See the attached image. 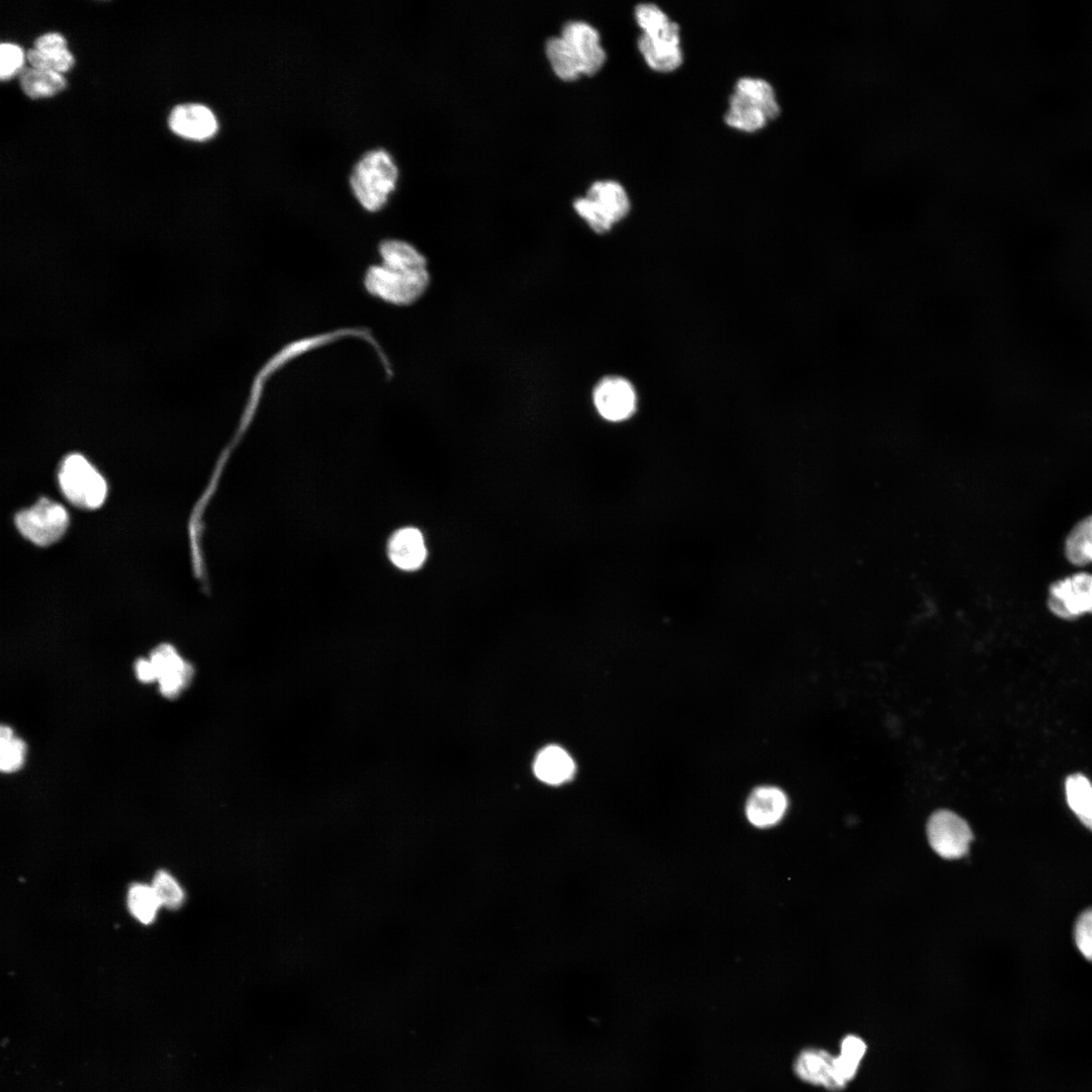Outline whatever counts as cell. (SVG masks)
I'll use <instances>...</instances> for the list:
<instances>
[{
  "label": "cell",
  "mask_w": 1092,
  "mask_h": 1092,
  "mask_svg": "<svg viewBox=\"0 0 1092 1092\" xmlns=\"http://www.w3.org/2000/svg\"><path fill=\"white\" fill-rule=\"evenodd\" d=\"M380 261L365 271L364 287L375 298L396 306L418 301L428 290V261L413 244L387 239L379 244Z\"/></svg>",
  "instance_id": "cell-1"
},
{
  "label": "cell",
  "mask_w": 1092,
  "mask_h": 1092,
  "mask_svg": "<svg viewBox=\"0 0 1092 1092\" xmlns=\"http://www.w3.org/2000/svg\"><path fill=\"white\" fill-rule=\"evenodd\" d=\"M398 170L391 155L383 149L365 153L355 164L350 185L360 204L367 210L380 209L395 188Z\"/></svg>",
  "instance_id": "cell-2"
},
{
  "label": "cell",
  "mask_w": 1092,
  "mask_h": 1092,
  "mask_svg": "<svg viewBox=\"0 0 1092 1092\" xmlns=\"http://www.w3.org/2000/svg\"><path fill=\"white\" fill-rule=\"evenodd\" d=\"M573 207L594 232L605 234L629 213L631 201L620 182L605 179L593 182L584 196L574 199Z\"/></svg>",
  "instance_id": "cell-3"
},
{
  "label": "cell",
  "mask_w": 1092,
  "mask_h": 1092,
  "mask_svg": "<svg viewBox=\"0 0 1092 1092\" xmlns=\"http://www.w3.org/2000/svg\"><path fill=\"white\" fill-rule=\"evenodd\" d=\"M59 483L64 495L83 509L100 507L107 493L103 476L80 454L69 455L62 462Z\"/></svg>",
  "instance_id": "cell-4"
},
{
  "label": "cell",
  "mask_w": 1092,
  "mask_h": 1092,
  "mask_svg": "<svg viewBox=\"0 0 1092 1092\" xmlns=\"http://www.w3.org/2000/svg\"><path fill=\"white\" fill-rule=\"evenodd\" d=\"M926 836L932 850L942 858L965 856L973 840L968 822L957 813L941 809L932 813L926 824Z\"/></svg>",
  "instance_id": "cell-5"
},
{
  "label": "cell",
  "mask_w": 1092,
  "mask_h": 1092,
  "mask_svg": "<svg viewBox=\"0 0 1092 1092\" xmlns=\"http://www.w3.org/2000/svg\"><path fill=\"white\" fill-rule=\"evenodd\" d=\"M19 532L29 541L39 546L57 542L69 525V516L65 508L49 498H40L32 507L19 512L16 516Z\"/></svg>",
  "instance_id": "cell-6"
},
{
  "label": "cell",
  "mask_w": 1092,
  "mask_h": 1092,
  "mask_svg": "<svg viewBox=\"0 0 1092 1092\" xmlns=\"http://www.w3.org/2000/svg\"><path fill=\"white\" fill-rule=\"evenodd\" d=\"M1046 605L1054 616L1066 621L1092 615V573L1078 572L1054 581Z\"/></svg>",
  "instance_id": "cell-7"
},
{
  "label": "cell",
  "mask_w": 1092,
  "mask_h": 1092,
  "mask_svg": "<svg viewBox=\"0 0 1092 1092\" xmlns=\"http://www.w3.org/2000/svg\"><path fill=\"white\" fill-rule=\"evenodd\" d=\"M637 47L646 65L658 73H671L684 62L680 27L675 21L661 31L640 33Z\"/></svg>",
  "instance_id": "cell-8"
},
{
  "label": "cell",
  "mask_w": 1092,
  "mask_h": 1092,
  "mask_svg": "<svg viewBox=\"0 0 1092 1092\" xmlns=\"http://www.w3.org/2000/svg\"><path fill=\"white\" fill-rule=\"evenodd\" d=\"M593 401L602 418L610 422H620L634 413L636 392L626 378L609 375L602 378L595 386Z\"/></svg>",
  "instance_id": "cell-9"
},
{
  "label": "cell",
  "mask_w": 1092,
  "mask_h": 1092,
  "mask_svg": "<svg viewBox=\"0 0 1092 1092\" xmlns=\"http://www.w3.org/2000/svg\"><path fill=\"white\" fill-rule=\"evenodd\" d=\"M560 35L578 60L582 74L593 75L604 66L607 53L594 25L584 20H568L563 24Z\"/></svg>",
  "instance_id": "cell-10"
},
{
  "label": "cell",
  "mask_w": 1092,
  "mask_h": 1092,
  "mask_svg": "<svg viewBox=\"0 0 1092 1092\" xmlns=\"http://www.w3.org/2000/svg\"><path fill=\"white\" fill-rule=\"evenodd\" d=\"M161 693L168 698L177 696L191 679L193 669L170 644H161L151 653Z\"/></svg>",
  "instance_id": "cell-11"
},
{
  "label": "cell",
  "mask_w": 1092,
  "mask_h": 1092,
  "mask_svg": "<svg viewBox=\"0 0 1092 1092\" xmlns=\"http://www.w3.org/2000/svg\"><path fill=\"white\" fill-rule=\"evenodd\" d=\"M168 122L177 135L193 141L207 140L213 136L218 128L217 119L211 109L199 103L175 106Z\"/></svg>",
  "instance_id": "cell-12"
},
{
  "label": "cell",
  "mask_w": 1092,
  "mask_h": 1092,
  "mask_svg": "<svg viewBox=\"0 0 1092 1092\" xmlns=\"http://www.w3.org/2000/svg\"><path fill=\"white\" fill-rule=\"evenodd\" d=\"M794 1071L804 1082L831 1091L845 1087L835 1069V1057L820 1049H806L795 1060Z\"/></svg>",
  "instance_id": "cell-13"
},
{
  "label": "cell",
  "mask_w": 1092,
  "mask_h": 1092,
  "mask_svg": "<svg viewBox=\"0 0 1092 1092\" xmlns=\"http://www.w3.org/2000/svg\"><path fill=\"white\" fill-rule=\"evenodd\" d=\"M788 804L787 795L780 788L759 786L747 798L745 815L753 826L768 828L777 825L784 818Z\"/></svg>",
  "instance_id": "cell-14"
},
{
  "label": "cell",
  "mask_w": 1092,
  "mask_h": 1092,
  "mask_svg": "<svg viewBox=\"0 0 1092 1092\" xmlns=\"http://www.w3.org/2000/svg\"><path fill=\"white\" fill-rule=\"evenodd\" d=\"M26 59L32 68L60 74L69 71L74 65V57L67 49L66 39L58 32L38 36L34 48L26 53Z\"/></svg>",
  "instance_id": "cell-15"
},
{
  "label": "cell",
  "mask_w": 1092,
  "mask_h": 1092,
  "mask_svg": "<svg viewBox=\"0 0 1092 1092\" xmlns=\"http://www.w3.org/2000/svg\"><path fill=\"white\" fill-rule=\"evenodd\" d=\"M387 553L390 561L401 570L420 568L427 557L422 533L413 527L397 530L389 539Z\"/></svg>",
  "instance_id": "cell-16"
},
{
  "label": "cell",
  "mask_w": 1092,
  "mask_h": 1092,
  "mask_svg": "<svg viewBox=\"0 0 1092 1092\" xmlns=\"http://www.w3.org/2000/svg\"><path fill=\"white\" fill-rule=\"evenodd\" d=\"M574 771L573 759L564 749L556 745L542 749L534 761L536 777L549 785H560L569 781Z\"/></svg>",
  "instance_id": "cell-17"
},
{
  "label": "cell",
  "mask_w": 1092,
  "mask_h": 1092,
  "mask_svg": "<svg viewBox=\"0 0 1092 1092\" xmlns=\"http://www.w3.org/2000/svg\"><path fill=\"white\" fill-rule=\"evenodd\" d=\"M725 123L736 130L752 133L766 126L769 121L765 112L747 97L736 93L730 95Z\"/></svg>",
  "instance_id": "cell-18"
},
{
  "label": "cell",
  "mask_w": 1092,
  "mask_h": 1092,
  "mask_svg": "<svg viewBox=\"0 0 1092 1092\" xmlns=\"http://www.w3.org/2000/svg\"><path fill=\"white\" fill-rule=\"evenodd\" d=\"M1070 810L1092 831V782L1082 772L1070 774L1064 784Z\"/></svg>",
  "instance_id": "cell-19"
},
{
  "label": "cell",
  "mask_w": 1092,
  "mask_h": 1092,
  "mask_svg": "<svg viewBox=\"0 0 1092 1092\" xmlns=\"http://www.w3.org/2000/svg\"><path fill=\"white\" fill-rule=\"evenodd\" d=\"M1064 553L1073 565L1092 564V514L1070 530L1064 542Z\"/></svg>",
  "instance_id": "cell-20"
},
{
  "label": "cell",
  "mask_w": 1092,
  "mask_h": 1092,
  "mask_svg": "<svg viewBox=\"0 0 1092 1092\" xmlns=\"http://www.w3.org/2000/svg\"><path fill=\"white\" fill-rule=\"evenodd\" d=\"M733 91L757 104L765 112L769 120L779 116L781 107L775 88L765 79L751 76L741 77L736 81Z\"/></svg>",
  "instance_id": "cell-21"
},
{
  "label": "cell",
  "mask_w": 1092,
  "mask_h": 1092,
  "mask_svg": "<svg viewBox=\"0 0 1092 1092\" xmlns=\"http://www.w3.org/2000/svg\"><path fill=\"white\" fill-rule=\"evenodd\" d=\"M22 91L30 98L51 97L66 87V79L54 71L24 68L19 74Z\"/></svg>",
  "instance_id": "cell-22"
},
{
  "label": "cell",
  "mask_w": 1092,
  "mask_h": 1092,
  "mask_svg": "<svg viewBox=\"0 0 1092 1092\" xmlns=\"http://www.w3.org/2000/svg\"><path fill=\"white\" fill-rule=\"evenodd\" d=\"M545 53L553 71L561 79L572 80L582 74L578 60L560 34L546 39Z\"/></svg>",
  "instance_id": "cell-23"
},
{
  "label": "cell",
  "mask_w": 1092,
  "mask_h": 1092,
  "mask_svg": "<svg viewBox=\"0 0 1092 1092\" xmlns=\"http://www.w3.org/2000/svg\"><path fill=\"white\" fill-rule=\"evenodd\" d=\"M127 905L131 915L144 924L151 923L161 907L152 887L144 884H134L129 888Z\"/></svg>",
  "instance_id": "cell-24"
},
{
  "label": "cell",
  "mask_w": 1092,
  "mask_h": 1092,
  "mask_svg": "<svg viewBox=\"0 0 1092 1092\" xmlns=\"http://www.w3.org/2000/svg\"><path fill=\"white\" fill-rule=\"evenodd\" d=\"M25 744L13 735L8 726L0 729V768L3 772H12L21 767L24 761Z\"/></svg>",
  "instance_id": "cell-25"
},
{
  "label": "cell",
  "mask_w": 1092,
  "mask_h": 1092,
  "mask_svg": "<svg viewBox=\"0 0 1092 1092\" xmlns=\"http://www.w3.org/2000/svg\"><path fill=\"white\" fill-rule=\"evenodd\" d=\"M161 907L179 908L184 901V893L178 882L167 872H158L151 885Z\"/></svg>",
  "instance_id": "cell-26"
},
{
  "label": "cell",
  "mask_w": 1092,
  "mask_h": 1092,
  "mask_svg": "<svg viewBox=\"0 0 1092 1092\" xmlns=\"http://www.w3.org/2000/svg\"><path fill=\"white\" fill-rule=\"evenodd\" d=\"M634 17L642 33H654L666 28L673 20L654 3H639Z\"/></svg>",
  "instance_id": "cell-27"
},
{
  "label": "cell",
  "mask_w": 1092,
  "mask_h": 1092,
  "mask_svg": "<svg viewBox=\"0 0 1092 1092\" xmlns=\"http://www.w3.org/2000/svg\"><path fill=\"white\" fill-rule=\"evenodd\" d=\"M24 53L22 49L11 42H3L0 47V77L8 80L23 70Z\"/></svg>",
  "instance_id": "cell-28"
},
{
  "label": "cell",
  "mask_w": 1092,
  "mask_h": 1092,
  "mask_svg": "<svg viewBox=\"0 0 1092 1092\" xmlns=\"http://www.w3.org/2000/svg\"><path fill=\"white\" fill-rule=\"evenodd\" d=\"M1074 939L1081 954L1092 963V907L1083 911L1077 918Z\"/></svg>",
  "instance_id": "cell-29"
},
{
  "label": "cell",
  "mask_w": 1092,
  "mask_h": 1092,
  "mask_svg": "<svg viewBox=\"0 0 1092 1092\" xmlns=\"http://www.w3.org/2000/svg\"><path fill=\"white\" fill-rule=\"evenodd\" d=\"M867 1051L866 1042L857 1035H846L840 1043V1055L860 1063Z\"/></svg>",
  "instance_id": "cell-30"
},
{
  "label": "cell",
  "mask_w": 1092,
  "mask_h": 1092,
  "mask_svg": "<svg viewBox=\"0 0 1092 1092\" xmlns=\"http://www.w3.org/2000/svg\"><path fill=\"white\" fill-rule=\"evenodd\" d=\"M135 672L139 679L144 682H151L157 679L155 668L150 659H139L135 662Z\"/></svg>",
  "instance_id": "cell-31"
}]
</instances>
